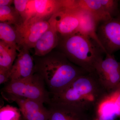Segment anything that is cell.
<instances>
[{
    "label": "cell",
    "mask_w": 120,
    "mask_h": 120,
    "mask_svg": "<svg viewBox=\"0 0 120 120\" xmlns=\"http://www.w3.org/2000/svg\"><path fill=\"white\" fill-rule=\"evenodd\" d=\"M108 94L94 72L80 76L61 91L51 95L50 102L71 105L91 114Z\"/></svg>",
    "instance_id": "6da1fadb"
},
{
    "label": "cell",
    "mask_w": 120,
    "mask_h": 120,
    "mask_svg": "<svg viewBox=\"0 0 120 120\" xmlns=\"http://www.w3.org/2000/svg\"><path fill=\"white\" fill-rule=\"evenodd\" d=\"M33 57L35 73L42 77L51 96L61 91L80 76L88 73L59 51Z\"/></svg>",
    "instance_id": "7a4b0ae2"
},
{
    "label": "cell",
    "mask_w": 120,
    "mask_h": 120,
    "mask_svg": "<svg viewBox=\"0 0 120 120\" xmlns=\"http://www.w3.org/2000/svg\"><path fill=\"white\" fill-rule=\"evenodd\" d=\"M59 38L57 47L59 51L87 72H95V66L103 59L105 53L94 42L79 32Z\"/></svg>",
    "instance_id": "3957f363"
},
{
    "label": "cell",
    "mask_w": 120,
    "mask_h": 120,
    "mask_svg": "<svg viewBox=\"0 0 120 120\" xmlns=\"http://www.w3.org/2000/svg\"><path fill=\"white\" fill-rule=\"evenodd\" d=\"M2 95H13L49 104L51 95L46 88L42 77L35 73L30 77L17 81H9L1 90Z\"/></svg>",
    "instance_id": "277c9868"
},
{
    "label": "cell",
    "mask_w": 120,
    "mask_h": 120,
    "mask_svg": "<svg viewBox=\"0 0 120 120\" xmlns=\"http://www.w3.org/2000/svg\"><path fill=\"white\" fill-rule=\"evenodd\" d=\"M17 34V44L20 49L34 48L37 41L49 28V20H30L21 25L15 26Z\"/></svg>",
    "instance_id": "5b68a950"
},
{
    "label": "cell",
    "mask_w": 120,
    "mask_h": 120,
    "mask_svg": "<svg viewBox=\"0 0 120 120\" xmlns=\"http://www.w3.org/2000/svg\"><path fill=\"white\" fill-rule=\"evenodd\" d=\"M95 72L109 93L120 84V62L112 54L107 53L95 66Z\"/></svg>",
    "instance_id": "8992f818"
},
{
    "label": "cell",
    "mask_w": 120,
    "mask_h": 120,
    "mask_svg": "<svg viewBox=\"0 0 120 120\" xmlns=\"http://www.w3.org/2000/svg\"><path fill=\"white\" fill-rule=\"evenodd\" d=\"M99 40L107 53L120 49V16L101 23L97 29Z\"/></svg>",
    "instance_id": "52a82bcc"
},
{
    "label": "cell",
    "mask_w": 120,
    "mask_h": 120,
    "mask_svg": "<svg viewBox=\"0 0 120 120\" xmlns=\"http://www.w3.org/2000/svg\"><path fill=\"white\" fill-rule=\"evenodd\" d=\"M52 17L59 37H65L78 31L80 17L77 8L62 6Z\"/></svg>",
    "instance_id": "ba28073f"
},
{
    "label": "cell",
    "mask_w": 120,
    "mask_h": 120,
    "mask_svg": "<svg viewBox=\"0 0 120 120\" xmlns=\"http://www.w3.org/2000/svg\"><path fill=\"white\" fill-rule=\"evenodd\" d=\"M8 102H15L25 120H48L49 111L39 101L13 95H2Z\"/></svg>",
    "instance_id": "9c48e42d"
},
{
    "label": "cell",
    "mask_w": 120,
    "mask_h": 120,
    "mask_svg": "<svg viewBox=\"0 0 120 120\" xmlns=\"http://www.w3.org/2000/svg\"><path fill=\"white\" fill-rule=\"evenodd\" d=\"M48 120H92L91 114L71 105L51 102Z\"/></svg>",
    "instance_id": "30bf717a"
},
{
    "label": "cell",
    "mask_w": 120,
    "mask_h": 120,
    "mask_svg": "<svg viewBox=\"0 0 120 120\" xmlns=\"http://www.w3.org/2000/svg\"><path fill=\"white\" fill-rule=\"evenodd\" d=\"M62 7V0H29L27 8V19L26 22L32 19H49Z\"/></svg>",
    "instance_id": "8fae6325"
},
{
    "label": "cell",
    "mask_w": 120,
    "mask_h": 120,
    "mask_svg": "<svg viewBox=\"0 0 120 120\" xmlns=\"http://www.w3.org/2000/svg\"><path fill=\"white\" fill-rule=\"evenodd\" d=\"M35 73L34 57L30 54L29 49H21L12 67L9 81L25 79Z\"/></svg>",
    "instance_id": "7c38bea8"
},
{
    "label": "cell",
    "mask_w": 120,
    "mask_h": 120,
    "mask_svg": "<svg viewBox=\"0 0 120 120\" xmlns=\"http://www.w3.org/2000/svg\"><path fill=\"white\" fill-rule=\"evenodd\" d=\"M49 21V27L38 41L34 48V56L41 57L45 56L58 45L59 38L52 16Z\"/></svg>",
    "instance_id": "4fadbf2b"
},
{
    "label": "cell",
    "mask_w": 120,
    "mask_h": 120,
    "mask_svg": "<svg viewBox=\"0 0 120 120\" xmlns=\"http://www.w3.org/2000/svg\"><path fill=\"white\" fill-rule=\"evenodd\" d=\"M77 9L80 17V23L77 32L92 40L103 50L105 54H107V52L101 43L97 34V26L98 23L97 20L87 11Z\"/></svg>",
    "instance_id": "5bb4252c"
},
{
    "label": "cell",
    "mask_w": 120,
    "mask_h": 120,
    "mask_svg": "<svg viewBox=\"0 0 120 120\" xmlns=\"http://www.w3.org/2000/svg\"><path fill=\"white\" fill-rule=\"evenodd\" d=\"M76 8L87 11L92 14L97 22L101 23L112 19L105 11L100 0H76Z\"/></svg>",
    "instance_id": "9a60e30c"
},
{
    "label": "cell",
    "mask_w": 120,
    "mask_h": 120,
    "mask_svg": "<svg viewBox=\"0 0 120 120\" xmlns=\"http://www.w3.org/2000/svg\"><path fill=\"white\" fill-rule=\"evenodd\" d=\"M16 48L12 45L0 41V68L10 69L18 53Z\"/></svg>",
    "instance_id": "2e32d148"
},
{
    "label": "cell",
    "mask_w": 120,
    "mask_h": 120,
    "mask_svg": "<svg viewBox=\"0 0 120 120\" xmlns=\"http://www.w3.org/2000/svg\"><path fill=\"white\" fill-rule=\"evenodd\" d=\"M0 22L18 26L23 23V20L15 9L12 6H0Z\"/></svg>",
    "instance_id": "e0dca14e"
},
{
    "label": "cell",
    "mask_w": 120,
    "mask_h": 120,
    "mask_svg": "<svg viewBox=\"0 0 120 120\" xmlns=\"http://www.w3.org/2000/svg\"><path fill=\"white\" fill-rule=\"evenodd\" d=\"M92 120H116L117 117L113 106L104 101L98 106L91 115Z\"/></svg>",
    "instance_id": "ac0fdd59"
},
{
    "label": "cell",
    "mask_w": 120,
    "mask_h": 120,
    "mask_svg": "<svg viewBox=\"0 0 120 120\" xmlns=\"http://www.w3.org/2000/svg\"><path fill=\"white\" fill-rule=\"evenodd\" d=\"M1 41L15 46L18 52L20 49L17 44V34L15 27L5 23L0 22Z\"/></svg>",
    "instance_id": "d6986e66"
},
{
    "label": "cell",
    "mask_w": 120,
    "mask_h": 120,
    "mask_svg": "<svg viewBox=\"0 0 120 120\" xmlns=\"http://www.w3.org/2000/svg\"><path fill=\"white\" fill-rule=\"evenodd\" d=\"M21 112L17 107L9 105L3 106L0 109V120H22Z\"/></svg>",
    "instance_id": "ffe728a7"
},
{
    "label": "cell",
    "mask_w": 120,
    "mask_h": 120,
    "mask_svg": "<svg viewBox=\"0 0 120 120\" xmlns=\"http://www.w3.org/2000/svg\"><path fill=\"white\" fill-rule=\"evenodd\" d=\"M105 11L112 18L118 14V1L115 0H100Z\"/></svg>",
    "instance_id": "44dd1931"
},
{
    "label": "cell",
    "mask_w": 120,
    "mask_h": 120,
    "mask_svg": "<svg viewBox=\"0 0 120 120\" xmlns=\"http://www.w3.org/2000/svg\"><path fill=\"white\" fill-rule=\"evenodd\" d=\"M107 97L115 106L117 117H120V84L115 90L108 94Z\"/></svg>",
    "instance_id": "7402d4cb"
},
{
    "label": "cell",
    "mask_w": 120,
    "mask_h": 120,
    "mask_svg": "<svg viewBox=\"0 0 120 120\" xmlns=\"http://www.w3.org/2000/svg\"><path fill=\"white\" fill-rule=\"evenodd\" d=\"M29 0H14V7L23 20L24 22L27 19V8Z\"/></svg>",
    "instance_id": "603a6c76"
},
{
    "label": "cell",
    "mask_w": 120,
    "mask_h": 120,
    "mask_svg": "<svg viewBox=\"0 0 120 120\" xmlns=\"http://www.w3.org/2000/svg\"><path fill=\"white\" fill-rule=\"evenodd\" d=\"M10 69L0 68V84L6 83L10 81L11 71Z\"/></svg>",
    "instance_id": "cb8c5ba5"
},
{
    "label": "cell",
    "mask_w": 120,
    "mask_h": 120,
    "mask_svg": "<svg viewBox=\"0 0 120 120\" xmlns=\"http://www.w3.org/2000/svg\"><path fill=\"white\" fill-rule=\"evenodd\" d=\"M13 0H0V6H10L13 4Z\"/></svg>",
    "instance_id": "d4e9b609"
},
{
    "label": "cell",
    "mask_w": 120,
    "mask_h": 120,
    "mask_svg": "<svg viewBox=\"0 0 120 120\" xmlns=\"http://www.w3.org/2000/svg\"><path fill=\"white\" fill-rule=\"evenodd\" d=\"M22 120H24V119H23V118H22Z\"/></svg>",
    "instance_id": "484cf974"
}]
</instances>
